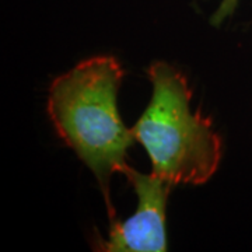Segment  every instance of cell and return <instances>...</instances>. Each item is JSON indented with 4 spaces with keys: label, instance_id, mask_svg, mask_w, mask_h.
<instances>
[{
    "label": "cell",
    "instance_id": "1",
    "mask_svg": "<svg viewBox=\"0 0 252 252\" xmlns=\"http://www.w3.org/2000/svg\"><path fill=\"white\" fill-rule=\"evenodd\" d=\"M124 70L112 56L79 63L52 83L48 112L59 136L95 174L105 193L114 172L125 171L126 152L135 142L132 129L121 121L117 94Z\"/></svg>",
    "mask_w": 252,
    "mask_h": 252
},
{
    "label": "cell",
    "instance_id": "2",
    "mask_svg": "<svg viewBox=\"0 0 252 252\" xmlns=\"http://www.w3.org/2000/svg\"><path fill=\"white\" fill-rule=\"evenodd\" d=\"M153 95L132 132L152 160L153 174L171 185L210 180L221 157V142L206 118L190 109L187 79L167 63L149 69Z\"/></svg>",
    "mask_w": 252,
    "mask_h": 252
},
{
    "label": "cell",
    "instance_id": "3",
    "mask_svg": "<svg viewBox=\"0 0 252 252\" xmlns=\"http://www.w3.org/2000/svg\"><path fill=\"white\" fill-rule=\"evenodd\" d=\"M137 195V209L127 220L111 221L109 237L98 250L107 252L165 251V205L172 185L156 174L127 167L124 171Z\"/></svg>",
    "mask_w": 252,
    "mask_h": 252
}]
</instances>
